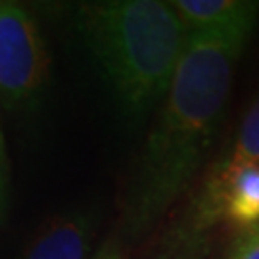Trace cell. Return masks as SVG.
<instances>
[{
    "instance_id": "3",
    "label": "cell",
    "mask_w": 259,
    "mask_h": 259,
    "mask_svg": "<svg viewBox=\"0 0 259 259\" xmlns=\"http://www.w3.org/2000/svg\"><path fill=\"white\" fill-rule=\"evenodd\" d=\"M259 163V96L246 111L236 135L219 156L204 169L188 204L179 213L161 238L154 259H194L202 251L207 236L215 231V211L219 198L242 169Z\"/></svg>"
},
{
    "instance_id": "4",
    "label": "cell",
    "mask_w": 259,
    "mask_h": 259,
    "mask_svg": "<svg viewBox=\"0 0 259 259\" xmlns=\"http://www.w3.org/2000/svg\"><path fill=\"white\" fill-rule=\"evenodd\" d=\"M48 54L37 19L16 2H0V100L23 108L42 93Z\"/></svg>"
},
{
    "instance_id": "6",
    "label": "cell",
    "mask_w": 259,
    "mask_h": 259,
    "mask_svg": "<svg viewBox=\"0 0 259 259\" xmlns=\"http://www.w3.org/2000/svg\"><path fill=\"white\" fill-rule=\"evenodd\" d=\"M186 35L257 27V0H171Z\"/></svg>"
},
{
    "instance_id": "5",
    "label": "cell",
    "mask_w": 259,
    "mask_h": 259,
    "mask_svg": "<svg viewBox=\"0 0 259 259\" xmlns=\"http://www.w3.org/2000/svg\"><path fill=\"white\" fill-rule=\"evenodd\" d=\"M96 225L93 211L60 213L38 229L21 259H89Z\"/></svg>"
},
{
    "instance_id": "7",
    "label": "cell",
    "mask_w": 259,
    "mask_h": 259,
    "mask_svg": "<svg viewBox=\"0 0 259 259\" xmlns=\"http://www.w3.org/2000/svg\"><path fill=\"white\" fill-rule=\"evenodd\" d=\"M217 225L250 232L259 229V163L242 169L219 198Z\"/></svg>"
},
{
    "instance_id": "1",
    "label": "cell",
    "mask_w": 259,
    "mask_h": 259,
    "mask_svg": "<svg viewBox=\"0 0 259 259\" xmlns=\"http://www.w3.org/2000/svg\"><path fill=\"white\" fill-rule=\"evenodd\" d=\"M253 31L240 27L186 35L125 192L123 240L139 242L154 231L202 171Z\"/></svg>"
},
{
    "instance_id": "2",
    "label": "cell",
    "mask_w": 259,
    "mask_h": 259,
    "mask_svg": "<svg viewBox=\"0 0 259 259\" xmlns=\"http://www.w3.org/2000/svg\"><path fill=\"white\" fill-rule=\"evenodd\" d=\"M77 29L123 115L140 119L165 96L186 42L169 2L104 0L77 8Z\"/></svg>"
},
{
    "instance_id": "8",
    "label": "cell",
    "mask_w": 259,
    "mask_h": 259,
    "mask_svg": "<svg viewBox=\"0 0 259 259\" xmlns=\"http://www.w3.org/2000/svg\"><path fill=\"white\" fill-rule=\"evenodd\" d=\"M227 259H259V229L244 232Z\"/></svg>"
},
{
    "instance_id": "9",
    "label": "cell",
    "mask_w": 259,
    "mask_h": 259,
    "mask_svg": "<svg viewBox=\"0 0 259 259\" xmlns=\"http://www.w3.org/2000/svg\"><path fill=\"white\" fill-rule=\"evenodd\" d=\"M91 259H127L125 257V251H123V244L119 238H110L106 240L94 251V255Z\"/></svg>"
}]
</instances>
